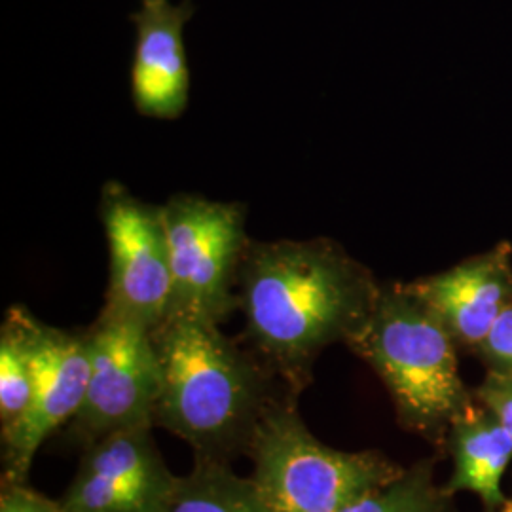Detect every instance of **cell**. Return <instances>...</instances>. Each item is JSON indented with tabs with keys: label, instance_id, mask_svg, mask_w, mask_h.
Masks as SVG:
<instances>
[{
	"label": "cell",
	"instance_id": "1",
	"mask_svg": "<svg viewBox=\"0 0 512 512\" xmlns=\"http://www.w3.org/2000/svg\"><path fill=\"white\" fill-rule=\"evenodd\" d=\"M382 283L336 241H249L238 277L249 348L296 397L319 355L365 327Z\"/></svg>",
	"mask_w": 512,
	"mask_h": 512
},
{
	"label": "cell",
	"instance_id": "2",
	"mask_svg": "<svg viewBox=\"0 0 512 512\" xmlns=\"http://www.w3.org/2000/svg\"><path fill=\"white\" fill-rule=\"evenodd\" d=\"M152 340L160 363L154 427L190 444L194 459L247 456L268 408L291 391L215 321L171 313Z\"/></svg>",
	"mask_w": 512,
	"mask_h": 512
},
{
	"label": "cell",
	"instance_id": "3",
	"mask_svg": "<svg viewBox=\"0 0 512 512\" xmlns=\"http://www.w3.org/2000/svg\"><path fill=\"white\" fill-rule=\"evenodd\" d=\"M348 348L384 382L404 429L433 444L448 442L454 421L475 403L459 376L456 340L408 283L380 287Z\"/></svg>",
	"mask_w": 512,
	"mask_h": 512
},
{
	"label": "cell",
	"instance_id": "4",
	"mask_svg": "<svg viewBox=\"0 0 512 512\" xmlns=\"http://www.w3.org/2000/svg\"><path fill=\"white\" fill-rule=\"evenodd\" d=\"M247 456L251 480L272 512H340L403 476L380 452H342L317 439L296 408L277 399L256 427Z\"/></svg>",
	"mask_w": 512,
	"mask_h": 512
},
{
	"label": "cell",
	"instance_id": "5",
	"mask_svg": "<svg viewBox=\"0 0 512 512\" xmlns=\"http://www.w3.org/2000/svg\"><path fill=\"white\" fill-rule=\"evenodd\" d=\"M169 266V313L224 323L239 310V268L249 245L241 203L177 194L162 205Z\"/></svg>",
	"mask_w": 512,
	"mask_h": 512
},
{
	"label": "cell",
	"instance_id": "6",
	"mask_svg": "<svg viewBox=\"0 0 512 512\" xmlns=\"http://www.w3.org/2000/svg\"><path fill=\"white\" fill-rule=\"evenodd\" d=\"M90 378L74 416V439L86 446L131 427H154L160 363L147 325L103 306L86 329Z\"/></svg>",
	"mask_w": 512,
	"mask_h": 512
},
{
	"label": "cell",
	"instance_id": "7",
	"mask_svg": "<svg viewBox=\"0 0 512 512\" xmlns=\"http://www.w3.org/2000/svg\"><path fill=\"white\" fill-rule=\"evenodd\" d=\"M33 366V399L16 427L2 433V482H27L38 448L74 420L86 399L90 348L86 330L55 329L23 308L6 311Z\"/></svg>",
	"mask_w": 512,
	"mask_h": 512
},
{
	"label": "cell",
	"instance_id": "8",
	"mask_svg": "<svg viewBox=\"0 0 512 512\" xmlns=\"http://www.w3.org/2000/svg\"><path fill=\"white\" fill-rule=\"evenodd\" d=\"M99 215L109 241L105 308L156 329L171 308V266L162 205L135 198L124 184L101 190Z\"/></svg>",
	"mask_w": 512,
	"mask_h": 512
},
{
	"label": "cell",
	"instance_id": "9",
	"mask_svg": "<svg viewBox=\"0 0 512 512\" xmlns=\"http://www.w3.org/2000/svg\"><path fill=\"white\" fill-rule=\"evenodd\" d=\"M175 480L152 427H131L86 446L59 503L63 512H165Z\"/></svg>",
	"mask_w": 512,
	"mask_h": 512
},
{
	"label": "cell",
	"instance_id": "10",
	"mask_svg": "<svg viewBox=\"0 0 512 512\" xmlns=\"http://www.w3.org/2000/svg\"><path fill=\"white\" fill-rule=\"evenodd\" d=\"M452 334L475 353L512 302V245L503 241L458 266L408 283Z\"/></svg>",
	"mask_w": 512,
	"mask_h": 512
},
{
	"label": "cell",
	"instance_id": "11",
	"mask_svg": "<svg viewBox=\"0 0 512 512\" xmlns=\"http://www.w3.org/2000/svg\"><path fill=\"white\" fill-rule=\"evenodd\" d=\"M194 14L192 0L143 2L131 14L137 31L131 69V92L143 116L173 120L188 103V63L184 52V25Z\"/></svg>",
	"mask_w": 512,
	"mask_h": 512
},
{
	"label": "cell",
	"instance_id": "12",
	"mask_svg": "<svg viewBox=\"0 0 512 512\" xmlns=\"http://www.w3.org/2000/svg\"><path fill=\"white\" fill-rule=\"evenodd\" d=\"M448 446L454 458V475L444 486L448 494L473 492L486 511H499L507 501L501 478L512 459V437L482 404L473 403L454 421Z\"/></svg>",
	"mask_w": 512,
	"mask_h": 512
},
{
	"label": "cell",
	"instance_id": "13",
	"mask_svg": "<svg viewBox=\"0 0 512 512\" xmlns=\"http://www.w3.org/2000/svg\"><path fill=\"white\" fill-rule=\"evenodd\" d=\"M165 512H272L251 476L230 463L194 459L188 475L177 476Z\"/></svg>",
	"mask_w": 512,
	"mask_h": 512
},
{
	"label": "cell",
	"instance_id": "14",
	"mask_svg": "<svg viewBox=\"0 0 512 512\" xmlns=\"http://www.w3.org/2000/svg\"><path fill=\"white\" fill-rule=\"evenodd\" d=\"M340 512H452V495L435 482L433 461H420Z\"/></svg>",
	"mask_w": 512,
	"mask_h": 512
},
{
	"label": "cell",
	"instance_id": "15",
	"mask_svg": "<svg viewBox=\"0 0 512 512\" xmlns=\"http://www.w3.org/2000/svg\"><path fill=\"white\" fill-rule=\"evenodd\" d=\"M33 399V366L12 321L0 329V435L16 427Z\"/></svg>",
	"mask_w": 512,
	"mask_h": 512
},
{
	"label": "cell",
	"instance_id": "16",
	"mask_svg": "<svg viewBox=\"0 0 512 512\" xmlns=\"http://www.w3.org/2000/svg\"><path fill=\"white\" fill-rule=\"evenodd\" d=\"M475 355L488 372L512 374V302L497 317Z\"/></svg>",
	"mask_w": 512,
	"mask_h": 512
},
{
	"label": "cell",
	"instance_id": "17",
	"mask_svg": "<svg viewBox=\"0 0 512 512\" xmlns=\"http://www.w3.org/2000/svg\"><path fill=\"white\" fill-rule=\"evenodd\" d=\"M473 397L494 414L512 437V374L488 372L484 382L473 391Z\"/></svg>",
	"mask_w": 512,
	"mask_h": 512
},
{
	"label": "cell",
	"instance_id": "18",
	"mask_svg": "<svg viewBox=\"0 0 512 512\" xmlns=\"http://www.w3.org/2000/svg\"><path fill=\"white\" fill-rule=\"evenodd\" d=\"M0 512H63V507L59 501L29 488L27 482H2Z\"/></svg>",
	"mask_w": 512,
	"mask_h": 512
},
{
	"label": "cell",
	"instance_id": "19",
	"mask_svg": "<svg viewBox=\"0 0 512 512\" xmlns=\"http://www.w3.org/2000/svg\"><path fill=\"white\" fill-rule=\"evenodd\" d=\"M497 512H512V501H509V503H505V505L501 507V511Z\"/></svg>",
	"mask_w": 512,
	"mask_h": 512
},
{
	"label": "cell",
	"instance_id": "20",
	"mask_svg": "<svg viewBox=\"0 0 512 512\" xmlns=\"http://www.w3.org/2000/svg\"><path fill=\"white\" fill-rule=\"evenodd\" d=\"M143 2H152V0H143Z\"/></svg>",
	"mask_w": 512,
	"mask_h": 512
}]
</instances>
